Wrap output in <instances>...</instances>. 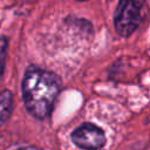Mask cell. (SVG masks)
Wrapping results in <instances>:
<instances>
[{"label":"cell","mask_w":150,"mask_h":150,"mask_svg":"<svg viewBox=\"0 0 150 150\" xmlns=\"http://www.w3.org/2000/svg\"><path fill=\"white\" fill-rule=\"evenodd\" d=\"M60 79L52 71L30 66L22 80V98L25 107L36 118L49 116L60 91Z\"/></svg>","instance_id":"1"},{"label":"cell","mask_w":150,"mask_h":150,"mask_svg":"<svg viewBox=\"0 0 150 150\" xmlns=\"http://www.w3.org/2000/svg\"><path fill=\"white\" fill-rule=\"evenodd\" d=\"M146 0H118L114 12V28L122 38H129L146 16Z\"/></svg>","instance_id":"2"},{"label":"cell","mask_w":150,"mask_h":150,"mask_svg":"<svg viewBox=\"0 0 150 150\" xmlns=\"http://www.w3.org/2000/svg\"><path fill=\"white\" fill-rule=\"evenodd\" d=\"M73 142L84 150H98L105 144L104 131L93 123H83L71 134Z\"/></svg>","instance_id":"3"},{"label":"cell","mask_w":150,"mask_h":150,"mask_svg":"<svg viewBox=\"0 0 150 150\" xmlns=\"http://www.w3.org/2000/svg\"><path fill=\"white\" fill-rule=\"evenodd\" d=\"M13 109V94L5 89L0 91V127L9 118Z\"/></svg>","instance_id":"4"},{"label":"cell","mask_w":150,"mask_h":150,"mask_svg":"<svg viewBox=\"0 0 150 150\" xmlns=\"http://www.w3.org/2000/svg\"><path fill=\"white\" fill-rule=\"evenodd\" d=\"M7 49H8V39L6 36H0V79H1V76L4 74V69H5Z\"/></svg>","instance_id":"5"},{"label":"cell","mask_w":150,"mask_h":150,"mask_svg":"<svg viewBox=\"0 0 150 150\" xmlns=\"http://www.w3.org/2000/svg\"><path fill=\"white\" fill-rule=\"evenodd\" d=\"M19 150H40L38 148H34V146H25V148H21Z\"/></svg>","instance_id":"6"},{"label":"cell","mask_w":150,"mask_h":150,"mask_svg":"<svg viewBox=\"0 0 150 150\" xmlns=\"http://www.w3.org/2000/svg\"><path fill=\"white\" fill-rule=\"evenodd\" d=\"M76 1H80V2H83V1H88V0H76Z\"/></svg>","instance_id":"7"}]
</instances>
